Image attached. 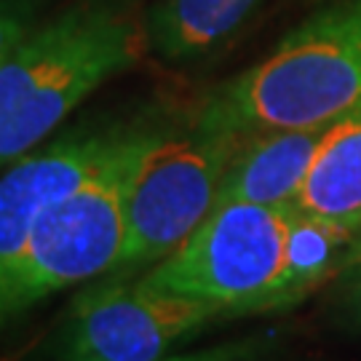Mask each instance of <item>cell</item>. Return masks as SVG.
<instances>
[{
    "instance_id": "cell-12",
    "label": "cell",
    "mask_w": 361,
    "mask_h": 361,
    "mask_svg": "<svg viewBox=\"0 0 361 361\" xmlns=\"http://www.w3.org/2000/svg\"><path fill=\"white\" fill-rule=\"evenodd\" d=\"M49 0H0V59L43 19Z\"/></svg>"
},
{
    "instance_id": "cell-3",
    "label": "cell",
    "mask_w": 361,
    "mask_h": 361,
    "mask_svg": "<svg viewBox=\"0 0 361 361\" xmlns=\"http://www.w3.org/2000/svg\"><path fill=\"white\" fill-rule=\"evenodd\" d=\"M147 123H134L113 155L56 201L0 268V332L46 297L113 271L126 244V190Z\"/></svg>"
},
{
    "instance_id": "cell-4",
    "label": "cell",
    "mask_w": 361,
    "mask_h": 361,
    "mask_svg": "<svg viewBox=\"0 0 361 361\" xmlns=\"http://www.w3.org/2000/svg\"><path fill=\"white\" fill-rule=\"evenodd\" d=\"M241 134L150 126L137 150L126 190V244L107 276H140L180 249L214 209L219 182Z\"/></svg>"
},
{
    "instance_id": "cell-10",
    "label": "cell",
    "mask_w": 361,
    "mask_h": 361,
    "mask_svg": "<svg viewBox=\"0 0 361 361\" xmlns=\"http://www.w3.org/2000/svg\"><path fill=\"white\" fill-rule=\"evenodd\" d=\"M292 207L361 231V102L332 121Z\"/></svg>"
},
{
    "instance_id": "cell-9",
    "label": "cell",
    "mask_w": 361,
    "mask_h": 361,
    "mask_svg": "<svg viewBox=\"0 0 361 361\" xmlns=\"http://www.w3.org/2000/svg\"><path fill=\"white\" fill-rule=\"evenodd\" d=\"M262 0H155L145 16L147 49L164 62H190L217 51Z\"/></svg>"
},
{
    "instance_id": "cell-7",
    "label": "cell",
    "mask_w": 361,
    "mask_h": 361,
    "mask_svg": "<svg viewBox=\"0 0 361 361\" xmlns=\"http://www.w3.org/2000/svg\"><path fill=\"white\" fill-rule=\"evenodd\" d=\"M131 126L83 121L0 171V268L25 246L38 219L113 155Z\"/></svg>"
},
{
    "instance_id": "cell-2",
    "label": "cell",
    "mask_w": 361,
    "mask_h": 361,
    "mask_svg": "<svg viewBox=\"0 0 361 361\" xmlns=\"http://www.w3.org/2000/svg\"><path fill=\"white\" fill-rule=\"evenodd\" d=\"M361 102V0H332L265 59L219 83L195 121L255 134L324 126Z\"/></svg>"
},
{
    "instance_id": "cell-6",
    "label": "cell",
    "mask_w": 361,
    "mask_h": 361,
    "mask_svg": "<svg viewBox=\"0 0 361 361\" xmlns=\"http://www.w3.org/2000/svg\"><path fill=\"white\" fill-rule=\"evenodd\" d=\"M225 313L198 297L164 292L140 276H102L73 300L59 361H161Z\"/></svg>"
},
{
    "instance_id": "cell-11",
    "label": "cell",
    "mask_w": 361,
    "mask_h": 361,
    "mask_svg": "<svg viewBox=\"0 0 361 361\" xmlns=\"http://www.w3.org/2000/svg\"><path fill=\"white\" fill-rule=\"evenodd\" d=\"M356 233L359 231H350L332 219L289 207L279 310L297 305L340 268H348Z\"/></svg>"
},
{
    "instance_id": "cell-14",
    "label": "cell",
    "mask_w": 361,
    "mask_h": 361,
    "mask_svg": "<svg viewBox=\"0 0 361 361\" xmlns=\"http://www.w3.org/2000/svg\"><path fill=\"white\" fill-rule=\"evenodd\" d=\"M350 271H353V279H350L348 284V302L361 322V265H353Z\"/></svg>"
},
{
    "instance_id": "cell-13",
    "label": "cell",
    "mask_w": 361,
    "mask_h": 361,
    "mask_svg": "<svg viewBox=\"0 0 361 361\" xmlns=\"http://www.w3.org/2000/svg\"><path fill=\"white\" fill-rule=\"evenodd\" d=\"M262 340L257 337H244V340H233L222 343L217 348L193 350V353H180V356H166L161 361H257L262 353Z\"/></svg>"
},
{
    "instance_id": "cell-15",
    "label": "cell",
    "mask_w": 361,
    "mask_h": 361,
    "mask_svg": "<svg viewBox=\"0 0 361 361\" xmlns=\"http://www.w3.org/2000/svg\"><path fill=\"white\" fill-rule=\"evenodd\" d=\"M353 265H361V231L356 233V244H353V252H350L348 268H353Z\"/></svg>"
},
{
    "instance_id": "cell-1",
    "label": "cell",
    "mask_w": 361,
    "mask_h": 361,
    "mask_svg": "<svg viewBox=\"0 0 361 361\" xmlns=\"http://www.w3.org/2000/svg\"><path fill=\"white\" fill-rule=\"evenodd\" d=\"M147 49L145 22L121 0H73L0 59V171L32 153Z\"/></svg>"
},
{
    "instance_id": "cell-5",
    "label": "cell",
    "mask_w": 361,
    "mask_h": 361,
    "mask_svg": "<svg viewBox=\"0 0 361 361\" xmlns=\"http://www.w3.org/2000/svg\"><path fill=\"white\" fill-rule=\"evenodd\" d=\"M289 207L217 204L188 241L140 273L145 284L198 297L225 319L279 310Z\"/></svg>"
},
{
    "instance_id": "cell-8",
    "label": "cell",
    "mask_w": 361,
    "mask_h": 361,
    "mask_svg": "<svg viewBox=\"0 0 361 361\" xmlns=\"http://www.w3.org/2000/svg\"><path fill=\"white\" fill-rule=\"evenodd\" d=\"M332 123L244 134L219 182L217 204L292 207Z\"/></svg>"
}]
</instances>
